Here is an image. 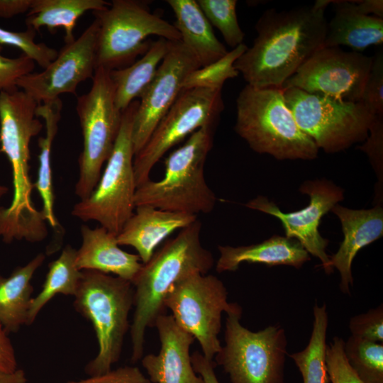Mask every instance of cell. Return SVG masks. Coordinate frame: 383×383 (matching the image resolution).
Here are the masks:
<instances>
[{
    "label": "cell",
    "mask_w": 383,
    "mask_h": 383,
    "mask_svg": "<svg viewBox=\"0 0 383 383\" xmlns=\"http://www.w3.org/2000/svg\"><path fill=\"white\" fill-rule=\"evenodd\" d=\"M330 1L278 11L266 10L257 20V37L236 60L235 68L247 84L282 88L284 83L323 45Z\"/></svg>",
    "instance_id": "1"
},
{
    "label": "cell",
    "mask_w": 383,
    "mask_h": 383,
    "mask_svg": "<svg viewBox=\"0 0 383 383\" xmlns=\"http://www.w3.org/2000/svg\"><path fill=\"white\" fill-rule=\"evenodd\" d=\"M201 223L197 219L180 230L142 265L133 280L132 362L143 357L146 330L154 328L158 316L165 314V299L174 285L191 273L205 274L213 267V255L201 243Z\"/></svg>",
    "instance_id": "2"
},
{
    "label": "cell",
    "mask_w": 383,
    "mask_h": 383,
    "mask_svg": "<svg viewBox=\"0 0 383 383\" xmlns=\"http://www.w3.org/2000/svg\"><path fill=\"white\" fill-rule=\"evenodd\" d=\"M212 126L202 127L165 159L164 177L150 179L137 187L135 206L197 216L209 213L217 198L206 183L204 165L213 142Z\"/></svg>",
    "instance_id": "3"
},
{
    "label": "cell",
    "mask_w": 383,
    "mask_h": 383,
    "mask_svg": "<svg viewBox=\"0 0 383 383\" xmlns=\"http://www.w3.org/2000/svg\"><path fill=\"white\" fill-rule=\"evenodd\" d=\"M234 129L256 152L277 160H313L319 149L298 126L282 88L248 84L236 99Z\"/></svg>",
    "instance_id": "4"
},
{
    "label": "cell",
    "mask_w": 383,
    "mask_h": 383,
    "mask_svg": "<svg viewBox=\"0 0 383 383\" xmlns=\"http://www.w3.org/2000/svg\"><path fill=\"white\" fill-rule=\"evenodd\" d=\"M133 296L130 281L98 271L82 270L74 307L92 324L99 347L96 357L85 367L89 376L108 372L119 360L131 327L128 316Z\"/></svg>",
    "instance_id": "5"
},
{
    "label": "cell",
    "mask_w": 383,
    "mask_h": 383,
    "mask_svg": "<svg viewBox=\"0 0 383 383\" xmlns=\"http://www.w3.org/2000/svg\"><path fill=\"white\" fill-rule=\"evenodd\" d=\"M138 104L139 100H134L122 112L118 135L96 187L71 213L82 221L98 222L116 236L135 208L132 129Z\"/></svg>",
    "instance_id": "6"
},
{
    "label": "cell",
    "mask_w": 383,
    "mask_h": 383,
    "mask_svg": "<svg viewBox=\"0 0 383 383\" xmlns=\"http://www.w3.org/2000/svg\"><path fill=\"white\" fill-rule=\"evenodd\" d=\"M242 307L227 314L224 345L214 357L231 383H285L287 338L279 325L253 332L240 323Z\"/></svg>",
    "instance_id": "7"
},
{
    "label": "cell",
    "mask_w": 383,
    "mask_h": 383,
    "mask_svg": "<svg viewBox=\"0 0 383 383\" xmlns=\"http://www.w3.org/2000/svg\"><path fill=\"white\" fill-rule=\"evenodd\" d=\"M89 91L77 96L76 111L83 138L79 157V174L75 194L82 199L94 191L118 135L122 112L115 104L110 71L97 67Z\"/></svg>",
    "instance_id": "8"
},
{
    "label": "cell",
    "mask_w": 383,
    "mask_h": 383,
    "mask_svg": "<svg viewBox=\"0 0 383 383\" xmlns=\"http://www.w3.org/2000/svg\"><path fill=\"white\" fill-rule=\"evenodd\" d=\"M93 13L99 22L96 68L111 71L131 65L149 48L146 39L150 35L181 40L173 24L140 1L113 0L109 6Z\"/></svg>",
    "instance_id": "9"
},
{
    "label": "cell",
    "mask_w": 383,
    "mask_h": 383,
    "mask_svg": "<svg viewBox=\"0 0 383 383\" xmlns=\"http://www.w3.org/2000/svg\"><path fill=\"white\" fill-rule=\"evenodd\" d=\"M283 90L298 126L318 149L338 152L367 138L376 116L360 102L339 101L294 87Z\"/></svg>",
    "instance_id": "10"
},
{
    "label": "cell",
    "mask_w": 383,
    "mask_h": 383,
    "mask_svg": "<svg viewBox=\"0 0 383 383\" xmlns=\"http://www.w3.org/2000/svg\"><path fill=\"white\" fill-rule=\"evenodd\" d=\"M165 306L177 323L197 340L202 354L211 360L221 348L218 335L222 313L240 306L228 301V291L221 280L199 272L179 280L167 296Z\"/></svg>",
    "instance_id": "11"
},
{
    "label": "cell",
    "mask_w": 383,
    "mask_h": 383,
    "mask_svg": "<svg viewBox=\"0 0 383 383\" xmlns=\"http://www.w3.org/2000/svg\"><path fill=\"white\" fill-rule=\"evenodd\" d=\"M224 105L221 89L182 90L143 148L134 156L137 187L150 179L154 166L172 148L196 130L214 127Z\"/></svg>",
    "instance_id": "12"
},
{
    "label": "cell",
    "mask_w": 383,
    "mask_h": 383,
    "mask_svg": "<svg viewBox=\"0 0 383 383\" xmlns=\"http://www.w3.org/2000/svg\"><path fill=\"white\" fill-rule=\"evenodd\" d=\"M38 104L18 89L0 91V152L10 162L13 194L9 212L19 213L35 208L31 200L33 184L29 177L30 143L43 123L35 115Z\"/></svg>",
    "instance_id": "13"
},
{
    "label": "cell",
    "mask_w": 383,
    "mask_h": 383,
    "mask_svg": "<svg viewBox=\"0 0 383 383\" xmlns=\"http://www.w3.org/2000/svg\"><path fill=\"white\" fill-rule=\"evenodd\" d=\"M372 57L346 52L340 47L315 52L283 84L309 94L359 102L370 72Z\"/></svg>",
    "instance_id": "14"
},
{
    "label": "cell",
    "mask_w": 383,
    "mask_h": 383,
    "mask_svg": "<svg viewBox=\"0 0 383 383\" xmlns=\"http://www.w3.org/2000/svg\"><path fill=\"white\" fill-rule=\"evenodd\" d=\"M99 22L96 18L74 41L65 45L43 71L20 78L17 87L38 104L64 94L77 96L79 84L92 79L96 69Z\"/></svg>",
    "instance_id": "15"
},
{
    "label": "cell",
    "mask_w": 383,
    "mask_h": 383,
    "mask_svg": "<svg viewBox=\"0 0 383 383\" xmlns=\"http://www.w3.org/2000/svg\"><path fill=\"white\" fill-rule=\"evenodd\" d=\"M199 67L196 57L181 40L170 42L153 79L139 98L132 129L135 155L182 92L187 76Z\"/></svg>",
    "instance_id": "16"
},
{
    "label": "cell",
    "mask_w": 383,
    "mask_h": 383,
    "mask_svg": "<svg viewBox=\"0 0 383 383\" xmlns=\"http://www.w3.org/2000/svg\"><path fill=\"white\" fill-rule=\"evenodd\" d=\"M299 190L309 196L310 201L299 211L284 213L263 196L248 201L245 206L277 218L285 231V237L296 240L309 254L320 260L324 271L330 274L333 270L326 253L329 241L321 236L318 226L322 217L343 199V191L326 179L306 181Z\"/></svg>",
    "instance_id": "17"
},
{
    "label": "cell",
    "mask_w": 383,
    "mask_h": 383,
    "mask_svg": "<svg viewBox=\"0 0 383 383\" xmlns=\"http://www.w3.org/2000/svg\"><path fill=\"white\" fill-rule=\"evenodd\" d=\"M160 350L141 358L152 383H205L194 371L189 350L194 337L179 326L172 315L162 314L155 326Z\"/></svg>",
    "instance_id": "18"
},
{
    "label": "cell",
    "mask_w": 383,
    "mask_h": 383,
    "mask_svg": "<svg viewBox=\"0 0 383 383\" xmlns=\"http://www.w3.org/2000/svg\"><path fill=\"white\" fill-rule=\"evenodd\" d=\"M331 211L339 218L343 240L338 251L330 256L329 267L340 273V289L350 294L353 285L352 263L360 250L380 238L383 235V209L377 205L370 209H350L339 204Z\"/></svg>",
    "instance_id": "19"
},
{
    "label": "cell",
    "mask_w": 383,
    "mask_h": 383,
    "mask_svg": "<svg viewBox=\"0 0 383 383\" xmlns=\"http://www.w3.org/2000/svg\"><path fill=\"white\" fill-rule=\"evenodd\" d=\"M124 224L116 239L119 245L133 247L143 264L148 262L155 248L177 230L193 223L197 216L139 205Z\"/></svg>",
    "instance_id": "20"
},
{
    "label": "cell",
    "mask_w": 383,
    "mask_h": 383,
    "mask_svg": "<svg viewBox=\"0 0 383 383\" xmlns=\"http://www.w3.org/2000/svg\"><path fill=\"white\" fill-rule=\"evenodd\" d=\"M80 233L82 244L76 256L79 270L111 273L132 283L143 265L137 254L121 249L116 235L102 226L82 225Z\"/></svg>",
    "instance_id": "21"
},
{
    "label": "cell",
    "mask_w": 383,
    "mask_h": 383,
    "mask_svg": "<svg viewBox=\"0 0 383 383\" xmlns=\"http://www.w3.org/2000/svg\"><path fill=\"white\" fill-rule=\"evenodd\" d=\"M217 272H235L243 262L267 266L287 265L301 268L310 260L308 252L295 239L274 235L262 243L233 247L218 245Z\"/></svg>",
    "instance_id": "22"
},
{
    "label": "cell",
    "mask_w": 383,
    "mask_h": 383,
    "mask_svg": "<svg viewBox=\"0 0 383 383\" xmlns=\"http://www.w3.org/2000/svg\"><path fill=\"white\" fill-rule=\"evenodd\" d=\"M335 14L327 23L323 48L345 45L355 52L383 42V18L361 13L356 1H330Z\"/></svg>",
    "instance_id": "23"
},
{
    "label": "cell",
    "mask_w": 383,
    "mask_h": 383,
    "mask_svg": "<svg viewBox=\"0 0 383 383\" xmlns=\"http://www.w3.org/2000/svg\"><path fill=\"white\" fill-rule=\"evenodd\" d=\"M176 18L174 27L181 41L194 54L201 67L217 61L228 50L215 35L212 26L195 0H167Z\"/></svg>",
    "instance_id": "24"
},
{
    "label": "cell",
    "mask_w": 383,
    "mask_h": 383,
    "mask_svg": "<svg viewBox=\"0 0 383 383\" xmlns=\"http://www.w3.org/2000/svg\"><path fill=\"white\" fill-rule=\"evenodd\" d=\"M45 258L43 253H39L9 277L0 274V324L6 333H16L27 325L33 292L31 279Z\"/></svg>",
    "instance_id": "25"
},
{
    "label": "cell",
    "mask_w": 383,
    "mask_h": 383,
    "mask_svg": "<svg viewBox=\"0 0 383 383\" xmlns=\"http://www.w3.org/2000/svg\"><path fill=\"white\" fill-rule=\"evenodd\" d=\"M169 40L159 38L150 43L148 50L131 65L110 71L115 91V104L123 112L136 99L140 98L153 79L166 55Z\"/></svg>",
    "instance_id": "26"
},
{
    "label": "cell",
    "mask_w": 383,
    "mask_h": 383,
    "mask_svg": "<svg viewBox=\"0 0 383 383\" xmlns=\"http://www.w3.org/2000/svg\"><path fill=\"white\" fill-rule=\"evenodd\" d=\"M111 3L104 0H32L25 23L35 31L45 27L53 33L62 28L65 44L74 40V28L88 11H101Z\"/></svg>",
    "instance_id": "27"
},
{
    "label": "cell",
    "mask_w": 383,
    "mask_h": 383,
    "mask_svg": "<svg viewBox=\"0 0 383 383\" xmlns=\"http://www.w3.org/2000/svg\"><path fill=\"white\" fill-rule=\"evenodd\" d=\"M62 103L60 98L40 104L35 110L36 116L44 120L45 135L38 140L40 148L38 177L33 187L38 190L43 201V211L49 225L55 228L57 221L54 212V194L52 182L51 149L58 130Z\"/></svg>",
    "instance_id": "28"
},
{
    "label": "cell",
    "mask_w": 383,
    "mask_h": 383,
    "mask_svg": "<svg viewBox=\"0 0 383 383\" xmlns=\"http://www.w3.org/2000/svg\"><path fill=\"white\" fill-rule=\"evenodd\" d=\"M77 250L67 245L60 256L48 265L42 289L32 298L27 325L35 320L40 310L57 294L74 296L78 289L82 271L76 265Z\"/></svg>",
    "instance_id": "29"
},
{
    "label": "cell",
    "mask_w": 383,
    "mask_h": 383,
    "mask_svg": "<svg viewBox=\"0 0 383 383\" xmlns=\"http://www.w3.org/2000/svg\"><path fill=\"white\" fill-rule=\"evenodd\" d=\"M312 331L306 347L289 355L299 369L303 383H329L326 362L328 315L325 304L313 309Z\"/></svg>",
    "instance_id": "30"
},
{
    "label": "cell",
    "mask_w": 383,
    "mask_h": 383,
    "mask_svg": "<svg viewBox=\"0 0 383 383\" xmlns=\"http://www.w3.org/2000/svg\"><path fill=\"white\" fill-rule=\"evenodd\" d=\"M348 363L362 383H383V343L350 336L344 340Z\"/></svg>",
    "instance_id": "31"
},
{
    "label": "cell",
    "mask_w": 383,
    "mask_h": 383,
    "mask_svg": "<svg viewBox=\"0 0 383 383\" xmlns=\"http://www.w3.org/2000/svg\"><path fill=\"white\" fill-rule=\"evenodd\" d=\"M47 223L42 209L16 214L9 212L7 207L0 206V238L6 243L21 240L40 243L48 235Z\"/></svg>",
    "instance_id": "32"
},
{
    "label": "cell",
    "mask_w": 383,
    "mask_h": 383,
    "mask_svg": "<svg viewBox=\"0 0 383 383\" xmlns=\"http://www.w3.org/2000/svg\"><path fill=\"white\" fill-rule=\"evenodd\" d=\"M247 48L246 45L242 43L217 61L194 70L184 80L182 90L196 87L222 89L227 79L238 76L234 63Z\"/></svg>",
    "instance_id": "33"
},
{
    "label": "cell",
    "mask_w": 383,
    "mask_h": 383,
    "mask_svg": "<svg viewBox=\"0 0 383 383\" xmlns=\"http://www.w3.org/2000/svg\"><path fill=\"white\" fill-rule=\"evenodd\" d=\"M200 9L211 25L222 34L233 49L243 43L245 33L238 23L236 0H197Z\"/></svg>",
    "instance_id": "34"
},
{
    "label": "cell",
    "mask_w": 383,
    "mask_h": 383,
    "mask_svg": "<svg viewBox=\"0 0 383 383\" xmlns=\"http://www.w3.org/2000/svg\"><path fill=\"white\" fill-rule=\"evenodd\" d=\"M36 31L27 28L23 31H12L0 27V44L15 47L32 59L43 69L53 61L58 52L44 43H36Z\"/></svg>",
    "instance_id": "35"
},
{
    "label": "cell",
    "mask_w": 383,
    "mask_h": 383,
    "mask_svg": "<svg viewBox=\"0 0 383 383\" xmlns=\"http://www.w3.org/2000/svg\"><path fill=\"white\" fill-rule=\"evenodd\" d=\"M373 116L383 117V52L372 57L360 101Z\"/></svg>",
    "instance_id": "36"
},
{
    "label": "cell",
    "mask_w": 383,
    "mask_h": 383,
    "mask_svg": "<svg viewBox=\"0 0 383 383\" xmlns=\"http://www.w3.org/2000/svg\"><path fill=\"white\" fill-rule=\"evenodd\" d=\"M344 340L334 337L327 345L326 362L331 383H362L348 363L343 350Z\"/></svg>",
    "instance_id": "37"
},
{
    "label": "cell",
    "mask_w": 383,
    "mask_h": 383,
    "mask_svg": "<svg viewBox=\"0 0 383 383\" xmlns=\"http://www.w3.org/2000/svg\"><path fill=\"white\" fill-rule=\"evenodd\" d=\"M351 336L376 343H383V306L350 318Z\"/></svg>",
    "instance_id": "38"
},
{
    "label": "cell",
    "mask_w": 383,
    "mask_h": 383,
    "mask_svg": "<svg viewBox=\"0 0 383 383\" xmlns=\"http://www.w3.org/2000/svg\"><path fill=\"white\" fill-rule=\"evenodd\" d=\"M3 48L0 44V91H11L18 89L17 82L20 78L33 72L35 63L23 54L6 57L1 54Z\"/></svg>",
    "instance_id": "39"
},
{
    "label": "cell",
    "mask_w": 383,
    "mask_h": 383,
    "mask_svg": "<svg viewBox=\"0 0 383 383\" xmlns=\"http://www.w3.org/2000/svg\"><path fill=\"white\" fill-rule=\"evenodd\" d=\"M67 383H152L137 367L125 366Z\"/></svg>",
    "instance_id": "40"
},
{
    "label": "cell",
    "mask_w": 383,
    "mask_h": 383,
    "mask_svg": "<svg viewBox=\"0 0 383 383\" xmlns=\"http://www.w3.org/2000/svg\"><path fill=\"white\" fill-rule=\"evenodd\" d=\"M383 117L376 116L365 144L360 148L366 152L372 165L380 170L382 167Z\"/></svg>",
    "instance_id": "41"
},
{
    "label": "cell",
    "mask_w": 383,
    "mask_h": 383,
    "mask_svg": "<svg viewBox=\"0 0 383 383\" xmlns=\"http://www.w3.org/2000/svg\"><path fill=\"white\" fill-rule=\"evenodd\" d=\"M18 369L13 347L0 324V370L9 374Z\"/></svg>",
    "instance_id": "42"
},
{
    "label": "cell",
    "mask_w": 383,
    "mask_h": 383,
    "mask_svg": "<svg viewBox=\"0 0 383 383\" xmlns=\"http://www.w3.org/2000/svg\"><path fill=\"white\" fill-rule=\"evenodd\" d=\"M192 366L194 371L204 379L205 383H220L215 373L216 365L213 360L207 359L199 351H195L191 355Z\"/></svg>",
    "instance_id": "43"
},
{
    "label": "cell",
    "mask_w": 383,
    "mask_h": 383,
    "mask_svg": "<svg viewBox=\"0 0 383 383\" xmlns=\"http://www.w3.org/2000/svg\"><path fill=\"white\" fill-rule=\"evenodd\" d=\"M32 0H0V17L11 18L28 13Z\"/></svg>",
    "instance_id": "44"
},
{
    "label": "cell",
    "mask_w": 383,
    "mask_h": 383,
    "mask_svg": "<svg viewBox=\"0 0 383 383\" xmlns=\"http://www.w3.org/2000/svg\"><path fill=\"white\" fill-rule=\"evenodd\" d=\"M356 5L361 13L383 18L382 0L356 1Z\"/></svg>",
    "instance_id": "45"
},
{
    "label": "cell",
    "mask_w": 383,
    "mask_h": 383,
    "mask_svg": "<svg viewBox=\"0 0 383 383\" xmlns=\"http://www.w3.org/2000/svg\"><path fill=\"white\" fill-rule=\"evenodd\" d=\"M28 379L23 370L18 369L14 372L7 374L0 379V383H27Z\"/></svg>",
    "instance_id": "46"
},
{
    "label": "cell",
    "mask_w": 383,
    "mask_h": 383,
    "mask_svg": "<svg viewBox=\"0 0 383 383\" xmlns=\"http://www.w3.org/2000/svg\"><path fill=\"white\" fill-rule=\"evenodd\" d=\"M8 192L9 188L6 186L0 184V201L4 197L5 195H6Z\"/></svg>",
    "instance_id": "47"
},
{
    "label": "cell",
    "mask_w": 383,
    "mask_h": 383,
    "mask_svg": "<svg viewBox=\"0 0 383 383\" xmlns=\"http://www.w3.org/2000/svg\"><path fill=\"white\" fill-rule=\"evenodd\" d=\"M6 374H7V373H4V372H3L2 371L0 370V379H2L3 377H4Z\"/></svg>",
    "instance_id": "48"
}]
</instances>
